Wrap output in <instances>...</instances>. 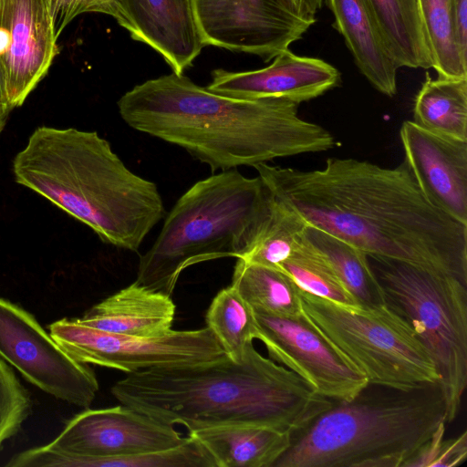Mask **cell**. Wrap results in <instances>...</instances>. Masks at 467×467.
I'll return each instance as SVG.
<instances>
[{"label": "cell", "instance_id": "cell-1", "mask_svg": "<svg viewBox=\"0 0 467 467\" xmlns=\"http://www.w3.org/2000/svg\"><path fill=\"white\" fill-rule=\"evenodd\" d=\"M307 223L374 254L435 269L467 285V225L425 197L405 161L383 168L332 158L320 170L254 166Z\"/></svg>", "mask_w": 467, "mask_h": 467}, {"label": "cell", "instance_id": "cell-2", "mask_svg": "<svg viewBox=\"0 0 467 467\" xmlns=\"http://www.w3.org/2000/svg\"><path fill=\"white\" fill-rule=\"evenodd\" d=\"M117 105L130 128L182 148L212 171L337 145L327 130L298 116V103L223 96L173 72L136 85Z\"/></svg>", "mask_w": 467, "mask_h": 467}, {"label": "cell", "instance_id": "cell-3", "mask_svg": "<svg viewBox=\"0 0 467 467\" xmlns=\"http://www.w3.org/2000/svg\"><path fill=\"white\" fill-rule=\"evenodd\" d=\"M121 403L188 431L229 424L294 432L331 406L298 375L251 343L241 362L228 356L192 366L127 374L111 387Z\"/></svg>", "mask_w": 467, "mask_h": 467}, {"label": "cell", "instance_id": "cell-4", "mask_svg": "<svg viewBox=\"0 0 467 467\" xmlns=\"http://www.w3.org/2000/svg\"><path fill=\"white\" fill-rule=\"evenodd\" d=\"M13 173L18 184L124 250L137 252L165 215L157 184L130 171L96 131L37 127L15 156Z\"/></svg>", "mask_w": 467, "mask_h": 467}, {"label": "cell", "instance_id": "cell-5", "mask_svg": "<svg viewBox=\"0 0 467 467\" xmlns=\"http://www.w3.org/2000/svg\"><path fill=\"white\" fill-rule=\"evenodd\" d=\"M446 423L439 382L410 389L368 383L292 432L273 467H402Z\"/></svg>", "mask_w": 467, "mask_h": 467}, {"label": "cell", "instance_id": "cell-6", "mask_svg": "<svg viewBox=\"0 0 467 467\" xmlns=\"http://www.w3.org/2000/svg\"><path fill=\"white\" fill-rule=\"evenodd\" d=\"M272 198L259 176L249 178L236 169L198 181L177 200L151 247L140 256L136 282L171 296L186 268L243 257Z\"/></svg>", "mask_w": 467, "mask_h": 467}, {"label": "cell", "instance_id": "cell-7", "mask_svg": "<svg viewBox=\"0 0 467 467\" xmlns=\"http://www.w3.org/2000/svg\"><path fill=\"white\" fill-rule=\"evenodd\" d=\"M385 305L413 330L432 358L452 421L467 385V285L446 273L367 254Z\"/></svg>", "mask_w": 467, "mask_h": 467}, {"label": "cell", "instance_id": "cell-8", "mask_svg": "<svg viewBox=\"0 0 467 467\" xmlns=\"http://www.w3.org/2000/svg\"><path fill=\"white\" fill-rule=\"evenodd\" d=\"M304 317L368 383L401 389L439 382L411 327L388 306L345 305L300 290Z\"/></svg>", "mask_w": 467, "mask_h": 467}, {"label": "cell", "instance_id": "cell-9", "mask_svg": "<svg viewBox=\"0 0 467 467\" xmlns=\"http://www.w3.org/2000/svg\"><path fill=\"white\" fill-rule=\"evenodd\" d=\"M52 338L74 359L127 374L154 368L192 366L225 352L209 327L173 330L157 337L109 333L62 318L48 326Z\"/></svg>", "mask_w": 467, "mask_h": 467}, {"label": "cell", "instance_id": "cell-10", "mask_svg": "<svg viewBox=\"0 0 467 467\" xmlns=\"http://www.w3.org/2000/svg\"><path fill=\"white\" fill-rule=\"evenodd\" d=\"M0 358L34 386L78 407L88 408L99 389L88 364L70 357L31 313L3 297Z\"/></svg>", "mask_w": 467, "mask_h": 467}, {"label": "cell", "instance_id": "cell-11", "mask_svg": "<svg viewBox=\"0 0 467 467\" xmlns=\"http://www.w3.org/2000/svg\"><path fill=\"white\" fill-rule=\"evenodd\" d=\"M205 46L274 59L300 39L313 23L302 19L292 0H192Z\"/></svg>", "mask_w": 467, "mask_h": 467}, {"label": "cell", "instance_id": "cell-12", "mask_svg": "<svg viewBox=\"0 0 467 467\" xmlns=\"http://www.w3.org/2000/svg\"><path fill=\"white\" fill-rule=\"evenodd\" d=\"M254 310V309H253ZM257 337L269 358L302 378L317 394L349 400L368 382L304 317L254 310Z\"/></svg>", "mask_w": 467, "mask_h": 467}, {"label": "cell", "instance_id": "cell-13", "mask_svg": "<svg viewBox=\"0 0 467 467\" xmlns=\"http://www.w3.org/2000/svg\"><path fill=\"white\" fill-rule=\"evenodd\" d=\"M57 54L50 0H0V68L12 109L23 105Z\"/></svg>", "mask_w": 467, "mask_h": 467}, {"label": "cell", "instance_id": "cell-14", "mask_svg": "<svg viewBox=\"0 0 467 467\" xmlns=\"http://www.w3.org/2000/svg\"><path fill=\"white\" fill-rule=\"evenodd\" d=\"M185 439L174 426L121 404L86 408L48 444L80 455L117 456L170 449Z\"/></svg>", "mask_w": 467, "mask_h": 467}, {"label": "cell", "instance_id": "cell-15", "mask_svg": "<svg viewBox=\"0 0 467 467\" xmlns=\"http://www.w3.org/2000/svg\"><path fill=\"white\" fill-rule=\"evenodd\" d=\"M400 137L408 165L428 201L467 225V141L402 123Z\"/></svg>", "mask_w": 467, "mask_h": 467}, {"label": "cell", "instance_id": "cell-16", "mask_svg": "<svg viewBox=\"0 0 467 467\" xmlns=\"http://www.w3.org/2000/svg\"><path fill=\"white\" fill-rule=\"evenodd\" d=\"M339 82L340 74L330 64L295 55L287 49L261 69L242 72L215 69L206 88L236 99H285L300 104L323 95Z\"/></svg>", "mask_w": 467, "mask_h": 467}, {"label": "cell", "instance_id": "cell-17", "mask_svg": "<svg viewBox=\"0 0 467 467\" xmlns=\"http://www.w3.org/2000/svg\"><path fill=\"white\" fill-rule=\"evenodd\" d=\"M125 29L160 53L172 72L182 74L204 45L192 0H121Z\"/></svg>", "mask_w": 467, "mask_h": 467}, {"label": "cell", "instance_id": "cell-18", "mask_svg": "<svg viewBox=\"0 0 467 467\" xmlns=\"http://www.w3.org/2000/svg\"><path fill=\"white\" fill-rule=\"evenodd\" d=\"M359 71L384 95L397 93L398 65L368 0H324Z\"/></svg>", "mask_w": 467, "mask_h": 467}, {"label": "cell", "instance_id": "cell-19", "mask_svg": "<svg viewBox=\"0 0 467 467\" xmlns=\"http://www.w3.org/2000/svg\"><path fill=\"white\" fill-rule=\"evenodd\" d=\"M175 308L171 296L135 281L94 305L76 320L109 333L157 337L171 330Z\"/></svg>", "mask_w": 467, "mask_h": 467}, {"label": "cell", "instance_id": "cell-20", "mask_svg": "<svg viewBox=\"0 0 467 467\" xmlns=\"http://www.w3.org/2000/svg\"><path fill=\"white\" fill-rule=\"evenodd\" d=\"M291 431L254 424H229L188 431L215 467H273L288 449Z\"/></svg>", "mask_w": 467, "mask_h": 467}, {"label": "cell", "instance_id": "cell-21", "mask_svg": "<svg viewBox=\"0 0 467 467\" xmlns=\"http://www.w3.org/2000/svg\"><path fill=\"white\" fill-rule=\"evenodd\" d=\"M30 462L35 467H215L206 450L189 436L170 449L117 456L80 455L47 443L32 449Z\"/></svg>", "mask_w": 467, "mask_h": 467}, {"label": "cell", "instance_id": "cell-22", "mask_svg": "<svg viewBox=\"0 0 467 467\" xmlns=\"http://www.w3.org/2000/svg\"><path fill=\"white\" fill-rule=\"evenodd\" d=\"M414 122L432 133L467 141V78L426 74L413 106Z\"/></svg>", "mask_w": 467, "mask_h": 467}, {"label": "cell", "instance_id": "cell-23", "mask_svg": "<svg viewBox=\"0 0 467 467\" xmlns=\"http://www.w3.org/2000/svg\"><path fill=\"white\" fill-rule=\"evenodd\" d=\"M398 67H433L418 0H368Z\"/></svg>", "mask_w": 467, "mask_h": 467}, {"label": "cell", "instance_id": "cell-24", "mask_svg": "<svg viewBox=\"0 0 467 467\" xmlns=\"http://www.w3.org/2000/svg\"><path fill=\"white\" fill-rule=\"evenodd\" d=\"M231 285L254 310L278 317L302 314L301 288L283 269L237 258Z\"/></svg>", "mask_w": 467, "mask_h": 467}, {"label": "cell", "instance_id": "cell-25", "mask_svg": "<svg viewBox=\"0 0 467 467\" xmlns=\"http://www.w3.org/2000/svg\"><path fill=\"white\" fill-rule=\"evenodd\" d=\"M304 237L328 261L358 305H384L382 289L362 250L318 228L307 225Z\"/></svg>", "mask_w": 467, "mask_h": 467}, {"label": "cell", "instance_id": "cell-26", "mask_svg": "<svg viewBox=\"0 0 467 467\" xmlns=\"http://www.w3.org/2000/svg\"><path fill=\"white\" fill-rule=\"evenodd\" d=\"M205 320L225 354L241 362L247 346L257 337V325L253 308L232 285L214 296Z\"/></svg>", "mask_w": 467, "mask_h": 467}, {"label": "cell", "instance_id": "cell-27", "mask_svg": "<svg viewBox=\"0 0 467 467\" xmlns=\"http://www.w3.org/2000/svg\"><path fill=\"white\" fill-rule=\"evenodd\" d=\"M433 68L441 78H467V56L459 46L451 0H418Z\"/></svg>", "mask_w": 467, "mask_h": 467}, {"label": "cell", "instance_id": "cell-28", "mask_svg": "<svg viewBox=\"0 0 467 467\" xmlns=\"http://www.w3.org/2000/svg\"><path fill=\"white\" fill-rule=\"evenodd\" d=\"M268 213L245 254L246 262L281 269L303 236L306 222L272 194ZM237 259V258H236Z\"/></svg>", "mask_w": 467, "mask_h": 467}, {"label": "cell", "instance_id": "cell-29", "mask_svg": "<svg viewBox=\"0 0 467 467\" xmlns=\"http://www.w3.org/2000/svg\"><path fill=\"white\" fill-rule=\"evenodd\" d=\"M281 269L304 291L340 304L358 305L328 261L304 235Z\"/></svg>", "mask_w": 467, "mask_h": 467}, {"label": "cell", "instance_id": "cell-30", "mask_svg": "<svg viewBox=\"0 0 467 467\" xmlns=\"http://www.w3.org/2000/svg\"><path fill=\"white\" fill-rule=\"evenodd\" d=\"M32 401L12 368L0 358V450L28 418Z\"/></svg>", "mask_w": 467, "mask_h": 467}, {"label": "cell", "instance_id": "cell-31", "mask_svg": "<svg viewBox=\"0 0 467 467\" xmlns=\"http://www.w3.org/2000/svg\"><path fill=\"white\" fill-rule=\"evenodd\" d=\"M445 424L425 441L402 467H454L467 457V432L456 438L444 439Z\"/></svg>", "mask_w": 467, "mask_h": 467}, {"label": "cell", "instance_id": "cell-32", "mask_svg": "<svg viewBox=\"0 0 467 467\" xmlns=\"http://www.w3.org/2000/svg\"><path fill=\"white\" fill-rule=\"evenodd\" d=\"M101 13L112 16L125 27L121 0H50L54 36L57 39L65 27L84 13Z\"/></svg>", "mask_w": 467, "mask_h": 467}, {"label": "cell", "instance_id": "cell-33", "mask_svg": "<svg viewBox=\"0 0 467 467\" xmlns=\"http://www.w3.org/2000/svg\"><path fill=\"white\" fill-rule=\"evenodd\" d=\"M457 40L467 56V0H451Z\"/></svg>", "mask_w": 467, "mask_h": 467}, {"label": "cell", "instance_id": "cell-34", "mask_svg": "<svg viewBox=\"0 0 467 467\" xmlns=\"http://www.w3.org/2000/svg\"><path fill=\"white\" fill-rule=\"evenodd\" d=\"M298 16L308 22H316V15L321 9L324 0H292Z\"/></svg>", "mask_w": 467, "mask_h": 467}, {"label": "cell", "instance_id": "cell-35", "mask_svg": "<svg viewBox=\"0 0 467 467\" xmlns=\"http://www.w3.org/2000/svg\"><path fill=\"white\" fill-rule=\"evenodd\" d=\"M13 109L4 103H0V134L5 129L9 114Z\"/></svg>", "mask_w": 467, "mask_h": 467}, {"label": "cell", "instance_id": "cell-36", "mask_svg": "<svg viewBox=\"0 0 467 467\" xmlns=\"http://www.w3.org/2000/svg\"><path fill=\"white\" fill-rule=\"evenodd\" d=\"M0 103L7 104V97H6L5 79H4L1 68H0Z\"/></svg>", "mask_w": 467, "mask_h": 467}]
</instances>
